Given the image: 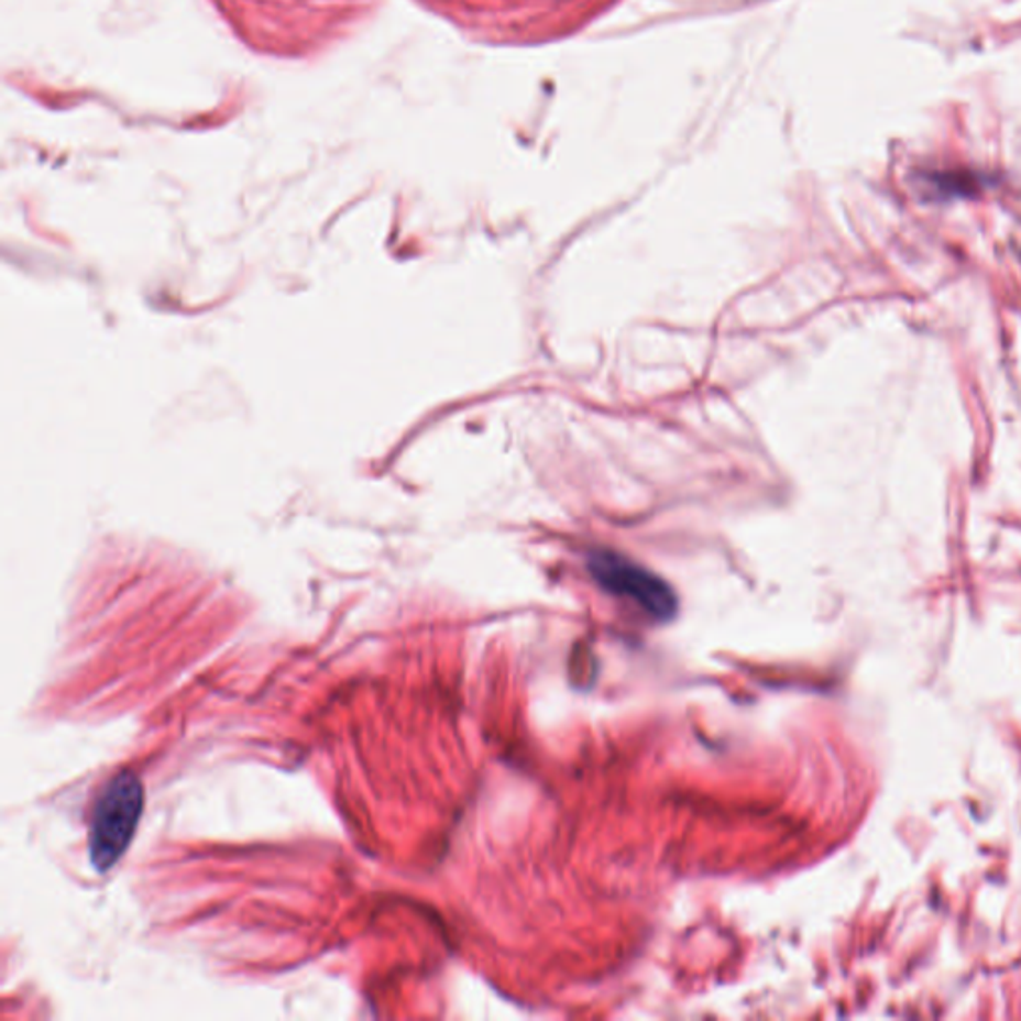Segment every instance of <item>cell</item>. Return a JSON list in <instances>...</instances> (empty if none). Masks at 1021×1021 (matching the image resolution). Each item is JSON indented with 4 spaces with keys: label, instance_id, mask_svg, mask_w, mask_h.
I'll return each instance as SVG.
<instances>
[{
    "label": "cell",
    "instance_id": "cell-1",
    "mask_svg": "<svg viewBox=\"0 0 1021 1021\" xmlns=\"http://www.w3.org/2000/svg\"><path fill=\"white\" fill-rule=\"evenodd\" d=\"M142 806V782L128 770L110 778L98 792L88 824V852L96 870L107 872L127 852L139 826Z\"/></svg>",
    "mask_w": 1021,
    "mask_h": 1021
},
{
    "label": "cell",
    "instance_id": "cell-2",
    "mask_svg": "<svg viewBox=\"0 0 1021 1021\" xmlns=\"http://www.w3.org/2000/svg\"><path fill=\"white\" fill-rule=\"evenodd\" d=\"M589 573L596 585L611 595L625 596L657 621H670L677 615L679 599L672 586L647 567L630 561L615 551L589 555Z\"/></svg>",
    "mask_w": 1021,
    "mask_h": 1021
}]
</instances>
